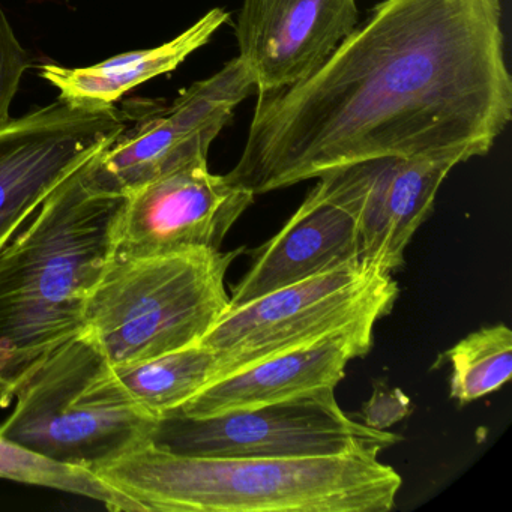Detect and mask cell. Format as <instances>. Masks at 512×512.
Listing matches in <instances>:
<instances>
[{
  "label": "cell",
  "instance_id": "13",
  "mask_svg": "<svg viewBox=\"0 0 512 512\" xmlns=\"http://www.w3.org/2000/svg\"><path fill=\"white\" fill-rule=\"evenodd\" d=\"M250 254L253 263L233 287L229 308L322 274L341 263L361 260L358 220L317 182L283 229Z\"/></svg>",
  "mask_w": 512,
  "mask_h": 512
},
{
  "label": "cell",
  "instance_id": "14",
  "mask_svg": "<svg viewBox=\"0 0 512 512\" xmlns=\"http://www.w3.org/2000/svg\"><path fill=\"white\" fill-rule=\"evenodd\" d=\"M373 331L341 332L263 359L209 383L176 410L191 418H205L335 389L346 376L349 362L370 352Z\"/></svg>",
  "mask_w": 512,
  "mask_h": 512
},
{
  "label": "cell",
  "instance_id": "8",
  "mask_svg": "<svg viewBox=\"0 0 512 512\" xmlns=\"http://www.w3.org/2000/svg\"><path fill=\"white\" fill-rule=\"evenodd\" d=\"M127 131L115 106L56 100L0 130V250L44 200Z\"/></svg>",
  "mask_w": 512,
  "mask_h": 512
},
{
  "label": "cell",
  "instance_id": "11",
  "mask_svg": "<svg viewBox=\"0 0 512 512\" xmlns=\"http://www.w3.org/2000/svg\"><path fill=\"white\" fill-rule=\"evenodd\" d=\"M466 152L421 157H380L329 170L317 181L355 214L361 260L388 274L404 265V253L433 211L437 191Z\"/></svg>",
  "mask_w": 512,
  "mask_h": 512
},
{
  "label": "cell",
  "instance_id": "7",
  "mask_svg": "<svg viewBox=\"0 0 512 512\" xmlns=\"http://www.w3.org/2000/svg\"><path fill=\"white\" fill-rule=\"evenodd\" d=\"M401 436L344 412L335 389L223 415L191 418L179 410L158 419L152 445L194 457L304 458L379 455Z\"/></svg>",
  "mask_w": 512,
  "mask_h": 512
},
{
  "label": "cell",
  "instance_id": "5",
  "mask_svg": "<svg viewBox=\"0 0 512 512\" xmlns=\"http://www.w3.org/2000/svg\"><path fill=\"white\" fill-rule=\"evenodd\" d=\"M13 401L0 436L91 470L152 443L160 419L125 394L83 334L41 359Z\"/></svg>",
  "mask_w": 512,
  "mask_h": 512
},
{
  "label": "cell",
  "instance_id": "19",
  "mask_svg": "<svg viewBox=\"0 0 512 512\" xmlns=\"http://www.w3.org/2000/svg\"><path fill=\"white\" fill-rule=\"evenodd\" d=\"M29 65L28 52L14 34L7 14L0 8V130L13 121L11 104Z\"/></svg>",
  "mask_w": 512,
  "mask_h": 512
},
{
  "label": "cell",
  "instance_id": "12",
  "mask_svg": "<svg viewBox=\"0 0 512 512\" xmlns=\"http://www.w3.org/2000/svg\"><path fill=\"white\" fill-rule=\"evenodd\" d=\"M356 26V0H244L238 58L256 94H274L316 73Z\"/></svg>",
  "mask_w": 512,
  "mask_h": 512
},
{
  "label": "cell",
  "instance_id": "10",
  "mask_svg": "<svg viewBox=\"0 0 512 512\" xmlns=\"http://www.w3.org/2000/svg\"><path fill=\"white\" fill-rule=\"evenodd\" d=\"M254 197L227 175H214L208 160L179 167L125 196L115 254L148 257L221 250Z\"/></svg>",
  "mask_w": 512,
  "mask_h": 512
},
{
  "label": "cell",
  "instance_id": "18",
  "mask_svg": "<svg viewBox=\"0 0 512 512\" xmlns=\"http://www.w3.org/2000/svg\"><path fill=\"white\" fill-rule=\"evenodd\" d=\"M451 365L449 395L469 404L493 394L511 380L512 331L503 323L485 326L439 356L436 365Z\"/></svg>",
  "mask_w": 512,
  "mask_h": 512
},
{
  "label": "cell",
  "instance_id": "15",
  "mask_svg": "<svg viewBox=\"0 0 512 512\" xmlns=\"http://www.w3.org/2000/svg\"><path fill=\"white\" fill-rule=\"evenodd\" d=\"M229 20V11L214 8L187 31L154 49L124 53L86 68L41 65L40 76L58 89L59 100L74 106H115L131 89L175 71Z\"/></svg>",
  "mask_w": 512,
  "mask_h": 512
},
{
  "label": "cell",
  "instance_id": "17",
  "mask_svg": "<svg viewBox=\"0 0 512 512\" xmlns=\"http://www.w3.org/2000/svg\"><path fill=\"white\" fill-rule=\"evenodd\" d=\"M0 478L53 488L103 503L113 512H145L143 506L97 475L0 436Z\"/></svg>",
  "mask_w": 512,
  "mask_h": 512
},
{
  "label": "cell",
  "instance_id": "4",
  "mask_svg": "<svg viewBox=\"0 0 512 512\" xmlns=\"http://www.w3.org/2000/svg\"><path fill=\"white\" fill-rule=\"evenodd\" d=\"M242 251L113 254L86 299L82 334L110 365L199 343L229 310L226 275Z\"/></svg>",
  "mask_w": 512,
  "mask_h": 512
},
{
  "label": "cell",
  "instance_id": "16",
  "mask_svg": "<svg viewBox=\"0 0 512 512\" xmlns=\"http://www.w3.org/2000/svg\"><path fill=\"white\" fill-rule=\"evenodd\" d=\"M217 368V355L202 343L143 361L110 365L125 394L158 418L181 409L214 382Z\"/></svg>",
  "mask_w": 512,
  "mask_h": 512
},
{
  "label": "cell",
  "instance_id": "1",
  "mask_svg": "<svg viewBox=\"0 0 512 512\" xmlns=\"http://www.w3.org/2000/svg\"><path fill=\"white\" fill-rule=\"evenodd\" d=\"M254 196L380 157H484L512 119L502 0H382L308 79L257 95Z\"/></svg>",
  "mask_w": 512,
  "mask_h": 512
},
{
  "label": "cell",
  "instance_id": "9",
  "mask_svg": "<svg viewBox=\"0 0 512 512\" xmlns=\"http://www.w3.org/2000/svg\"><path fill=\"white\" fill-rule=\"evenodd\" d=\"M256 94L239 58L193 83L167 109H158L89 161L92 181L127 196L140 185L194 161L208 160L209 148L232 122L236 107Z\"/></svg>",
  "mask_w": 512,
  "mask_h": 512
},
{
  "label": "cell",
  "instance_id": "6",
  "mask_svg": "<svg viewBox=\"0 0 512 512\" xmlns=\"http://www.w3.org/2000/svg\"><path fill=\"white\" fill-rule=\"evenodd\" d=\"M398 293L392 274L364 260H350L229 308L199 343L217 355L215 382L323 338L374 328L391 313Z\"/></svg>",
  "mask_w": 512,
  "mask_h": 512
},
{
  "label": "cell",
  "instance_id": "20",
  "mask_svg": "<svg viewBox=\"0 0 512 512\" xmlns=\"http://www.w3.org/2000/svg\"><path fill=\"white\" fill-rule=\"evenodd\" d=\"M412 410V401L401 389L389 388L385 382H376L373 395L362 406V418L368 427L388 430L407 418Z\"/></svg>",
  "mask_w": 512,
  "mask_h": 512
},
{
  "label": "cell",
  "instance_id": "3",
  "mask_svg": "<svg viewBox=\"0 0 512 512\" xmlns=\"http://www.w3.org/2000/svg\"><path fill=\"white\" fill-rule=\"evenodd\" d=\"M94 472L145 512H388L403 484L374 454L194 457L152 443Z\"/></svg>",
  "mask_w": 512,
  "mask_h": 512
},
{
  "label": "cell",
  "instance_id": "2",
  "mask_svg": "<svg viewBox=\"0 0 512 512\" xmlns=\"http://www.w3.org/2000/svg\"><path fill=\"white\" fill-rule=\"evenodd\" d=\"M88 164L0 250V406L41 359L82 334L86 299L115 254L125 196L98 187Z\"/></svg>",
  "mask_w": 512,
  "mask_h": 512
}]
</instances>
